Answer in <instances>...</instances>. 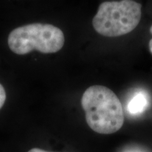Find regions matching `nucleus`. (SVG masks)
I'll return each mask as SVG.
<instances>
[{"mask_svg":"<svg viewBox=\"0 0 152 152\" xmlns=\"http://www.w3.org/2000/svg\"><path fill=\"white\" fill-rule=\"evenodd\" d=\"M81 104L87 125L94 132L113 134L123 127V106L117 95L108 87L102 85L88 87L83 95Z\"/></svg>","mask_w":152,"mask_h":152,"instance_id":"f257e3e1","label":"nucleus"},{"mask_svg":"<svg viewBox=\"0 0 152 152\" xmlns=\"http://www.w3.org/2000/svg\"><path fill=\"white\" fill-rule=\"evenodd\" d=\"M142 5L131 0L105 1L99 5L92 20L94 30L105 37L126 35L140 23Z\"/></svg>","mask_w":152,"mask_h":152,"instance_id":"f03ea898","label":"nucleus"},{"mask_svg":"<svg viewBox=\"0 0 152 152\" xmlns=\"http://www.w3.org/2000/svg\"><path fill=\"white\" fill-rule=\"evenodd\" d=\"M62 30L50 24L33 23L18 27L8 37L9 48L15 54H27L33 50L45 54L55 53L64 45Z\"/></svg>","mask_w":152,"mask_h":152,"instance_id":"7ed1b4c3","label":"nucleus"},{"mask_svg":"<svg viewBox=\"0 0 152 152\" xmlns=\"http://www.w3.org/2000/svg\"><path fill=\"white\" fill-rule=\"evenodd\" d=\"M148 106V98L144 92H138L131 99L128 105V111L132 115L144 111Z\"/></svg>","mask_w":152,"mask_h":152,"instance_id":"20e7f679","label":"nucleus"},{"mask_svg":"<svg viewBox=\"0 0 152 152\" xmlns=\"http://www.w3.org/2000/svg\"><path fill=\"white\" fill-rule=\"evenodd\" d=\"M6 101V92L4 87L0 84V109L2 108Z\"/></svg>","mask_w":152,"mask_h":152,"instance_id":"39448f33","label":"nucleus"},{"mask_svg":"<svg viewBox=\"0 0 152 152\" xmlns=\"http://www.w3.org/2000/svg\"><path fill=\"white\" fill-rule=\"evenodd\" d=\"M28 152H49V151H45V150L38 149V148H33V149H30V151H28Z\"/></svg>","mask_w":152,"mask_h":152,"instance_id":"423d86ee","label":"nucleus"},{"mask_svg":"<svg viewBox=\"0 0 152 152\" xmlns=\"http://www.w3.org/2000/svg\"><path fill=\"white\" fill-rule=\"evenodd\" d=\"M150 32H151V33L152 34V25H151V28H150ZM149 49H150V52H151V54H152V39H151V40L149 41Z\"/></svg>","mask_w":152,"mask_h":152,"instance_id":"0eeeda50","label":"nucleus"}]
</instances>
